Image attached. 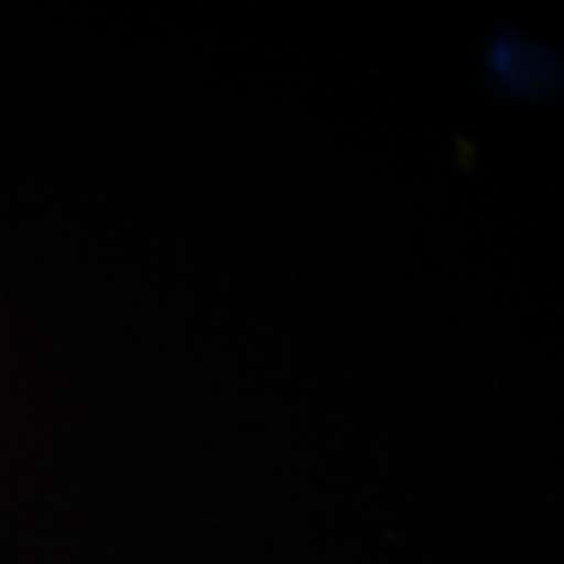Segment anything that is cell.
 I'll list each match as a JSON object with an SVG mask.
<instances>
[]
</instances>
